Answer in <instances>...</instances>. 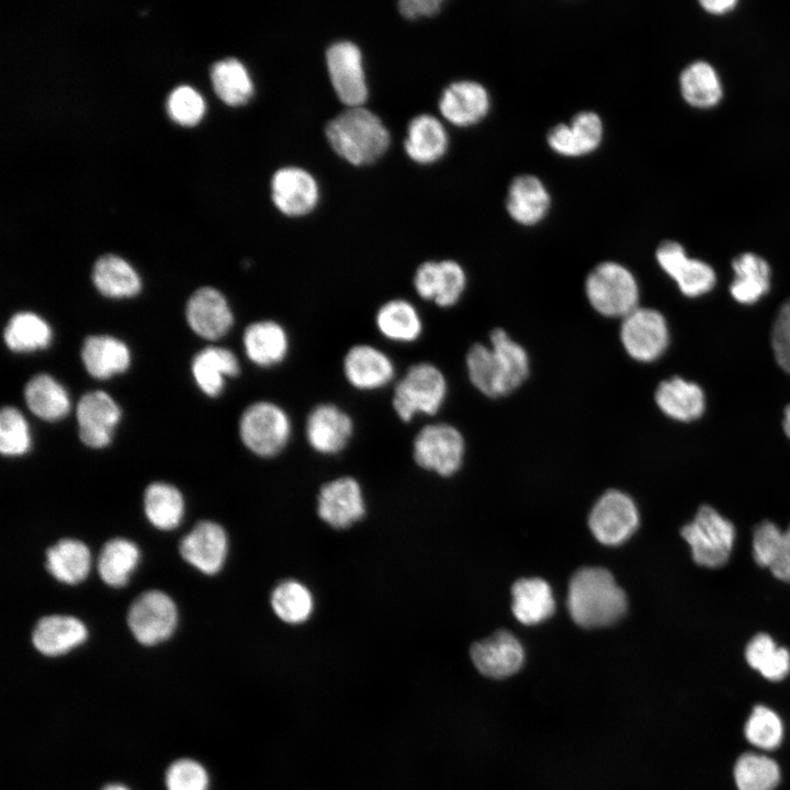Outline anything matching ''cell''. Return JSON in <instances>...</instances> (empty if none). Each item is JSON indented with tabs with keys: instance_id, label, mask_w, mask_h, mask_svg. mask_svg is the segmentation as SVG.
Segmentation results:
<instances>
[{
	"instance_id": "6da1fadb",
	"label": "cell",
	"mask_w": 790,
	"mask_h": 790,
	"mask_svg": "<svg viewBox=\"0 0 790 790\" xmlns=\"http://www.w3.org/2000/svg\"><path fill=\"white\" fill-rule=\"evenodd\" d=\"M490 346L473 345L466 354L472 384L488 397L507 395L521 385L529 373L527 351L501 328L489 336Z\"/></svg>"
},
{
	"instance_id": "7a4b0ae2",
	"label": "cell",
	"mask_w": 790,
	"mask_h": 790,
	"mask_svg": "<svg viewBox=\"0 0 790 790\" xmlns=\"http://www.w3.org/2000/svg\"><path fill=\"white\" fill-rule=\"evenodd\" d=\"M567 608L576 624L586 629L602 628L624 614L627 597L608 569L584 567L569 580Z\"/></svg>"
},
{
	"instance_id": "3957f363",
	"label": "cell",
	"mask_w": 790,
	"mask_h": 790,
	"mask_svg": "<svg viewBox=\"0 0 790 790\" xmlns=\"http://www.w3.org/2000/svg\"><path fill=\"white\" fill-rule=\"evenodd\" d=\"M325 133L331 148L356 166L375 161L391 142L380 117L363 106L349 108L338 114L327 124Z\"/></svg>"
},
{
	"instance_id": "277c9868",
	"label": "cell",
	"mask_w": 790,
	"mask_h": 790,
	"mask_svg": "<svg viewBox=\"0 0 790 790\" xmlns=\"http://www.w3.org/2000/svg\"><path fill=\"white\" fill-rule=\"evenodd\" d=\"M733 523L713 507L701 506L695 518L681 528L693 561L703 567L716 568L730 558L735 542Z\"/></svg>"
},
{
	"instance_id": "5b68a950",
	"label": "cell",
	"mask_w": 790,
	"mask_h": 790,
	"mask_svg": "<svg viewBox=\"0 0 790 790\" xmlns=\"http://www.w3.org/2000/svg\"><path fill=\"white\" fill-rule=\"evenodd\" d=\"M590 305L607 317H624L639 307V285L620 263L606 261L595 267L585 282Z\"/></svg>"
},
{
	"instance_id": "8992f818",
	"label": "cell",
	"mask_w": 790,
	"mask_h": 790,
	"mask_svg": "<svg viewBox=\"0 0 790 790\" xmlns=\"http://www.w3.org/2000/svg\"><path fill=\"white\" fill-rule=\"evenodd\" d=\"M447 396V381L442 372L431 363L411 365L394 390L392 405L403 421L418 414L433 415Z\"/></svg>"
},
{
	"instance_id": "52a82bcc",
	"label": "cell",
	"mask_w": 790,
	"mask_h": 790,
	"mask_svg": "<svg viewBox=\"0 0 790 790\" xmlns=\"http://www.w3.org/2000/svg\"><path fill=\"white\" fill-rule=\"evenodd\" d=\"M292 432L286 411L272 402L249 405L239 420V436L244 444L259 456L270 458L282 451Z\"/></svg>"
},
{
	"instance_id": "ba28073f",
	"label": "cell",
	"mask_w": 790,
	"mask_h": 790,
	"mask_svg": "<svg viewBox=\"0 0 790 790\" xmlns=\"http://www.w3.org/2000/svg\"><path fill=\"white\" fill-rule=\"evenodd\" d=\"M178 621L173 600L160 590L139 595L127 612V624L134 637L144 645H155L167 640Z\"/></svg>"
},
{
	"instance_id": "9c48e42d",
	"label": "cell",
	"mask_w": 790,
	"mask_h": 790,
	"mask_svg": "<svg viewBox=\"0 0 790 790\" xmlns=\"http://www.w3.org/2000/svg\"><path fill=\"white\" fill-rule=\"evenodd\" d=\"M620 339L634 360L654 361L665 352L669 342L666 319L656 309L639 306L622 318Z\"/></svg>"
},
{
	"instance_id": "30bf717a",
	"label": "cell",
	"mask_w": 790,
	"mask_h": 790,
	"mask_svg": "<svg viewBox=\"0 0 790 790\" xmlns=\"http://www.w3.org/2000/svg\"><path fill=\"white\" fill-rule=\"evenodd\" d=\"M463 454V437L456 428L448 424L425 426L414 440L416 463L442 476H450L459 470Z\"/></svg>"
},
{
	"instance_id": "8fae6325",
	"label": "cell",
	"mask_w": 790,
	"mask_h": 790,
	"mask_svg": "<svg viewBox=\"0 0 790 790\" xmlns=\"http://www.w3.org/2000/svg\"><path fill=\"white\" fill-rule=\"evenodd\" d=\"M326 65L339 100L349 108L362 106L368 86L360 48L349 41L336 42L326 52Z\"/></svg>"
},
{
	"instance_id": "7c38bea8",
	"label": "cell",
	"mask_w": 790,
	"mask_h": 790,
	"mask_svg": "<svg viewBox=\"0 0 790 790\" xmlns=\"http://www.w3.org/2000/svg\"><path fill=\"white\" fill-rule=\"evenodd\" d=\"M588 523L599 542L618 545L636 530L639 512L635 504L627 494L609 490L592 507Z\"/></svg>"
},
{
	"instance_id": "4fadbf2b",
	"label": "cell",
	"mask_w": 790,
	"mask_h": 790,
	"mask_svg": "<svg viewBox=\"0 0 790 790\" xmlns=\"http://www.w3.org/2000/svg\"><path fill=\"white\" fill-rule=\"evenodd\" d=\"M656 259L686 296L703 295L710 292L716 282L712 267L699 259L689 258L677 241H663L656 250Z\"/></svg>"
},
{
	"instance_id": "5bb4252c",
	"label": "cell",
	"mask_w": 790,
	"mask_h": 790,
	"mask_svg": "<svg viewBox=\"0 0 790 790\" xmlns=\"http://www.w3.org/2000/svg\"><path fill=\"white\" fill-rule=\"evenodd\" d=\"M471 659L485 677L505 679L517 674L524 663V651L509 631L498 630L472 645Z\"/></svg>"
},
{
	"instance_id": "9a60e30c",
	"label": "cell",
	"mask_w": 790,
	"mask_h": 790,
	"mask_svg": "<svg viewBox=\"0 0 790 790\" xmlns=\"http://www.w3.org/2000/svg\"><path fill=\"white\" fill-rule=\"evenodd\" d=\"M271 196L275 207L284 215L303 216L317 205L318 184L308 171L298 167H284L272 177Z\"/></svg>"
},
{
	"instance_id": "2e32d148",
	"label": "cell",
	"mask_w": 790,
	"mask_h": 790,
	"mask_svg": "<svg viewBox=\"0 0 790 790\" xmlns=\"http://www.w3.org/2000/svg\"><path fill=\"white\" fill-rule=\"evenodd\" d=\"M120 418L121 410L110 395L101 391L84 394L77 405L81 441L91 448L108 445Z\"/></svg>"
},
{
	"instance_id": "e0dca14e",
	"label": "cell",
	"mask_w": 790,
	"mask_h": 790,
	"mask_svg": "<svg viewBox=\"0 0 790 790\" xmlns=\"http://www.w3.org/2000/svg\"><path fill=\"white\" fill-rule=\"evenodd\" d=\"M317 512L323 521L337 529L360 520L365 506L358 482L347 476L325 484L318 495Z\"/></svg>"
},
{
	"instance_id": "ac0fdd59",
	"label": "cell",
	"mask_w": 790,
	"mask_h": 790,
	"mask_svg": "<svg viewBox=\"0 0 790 790\" xmlns=\"http://www.w3.org/2000/svg\"><path fill=\"white\" fill-rule=\"evenodd\" d=\"M352 431L351 417L334 404L317 405L306 419V439L309 445L321 454H335L341 451L351 438Z\"/></svg>"
},
{
	"instance_id": "d6986e66",
	"label": "cell",
	"mask_w": 790,
	"mask_h": 790,
	"mask_svg": "<svg viewBox=\"0 0 790 790\" xmlns=\"http://www.w3.org/2000/svg\"><path fill=\"white\" fill-rule=\"evenodd\" d=\"M228 541L225 530L213 521H200L180 542L181 556L204 574L217 573L225 563Z\"/></svg>"
},
{
	"instance_id": "ffe728a7",
	"label": "cell",
	"mask_w": 790,
	"mask_h": 790,
	"mask_svg": "<svg viewBox=\"0 0 790 790\" xmlns=\"http://www.w3.org/2000/svg\"><path fill=\"white\" fill-rule=\"evenodd\" d=\"M603 125L592 111L577 113L571 124L560 123L548 133L550 148L565 157H579L597 149L602 142Z\"/></svg>"
},
{
	"instance_id": "44dd1931",
	"label": "cell",
	"mask_w": 790,
	"mask_h": 790,
	"mask_svg": "<svg viewBox=\"0 0 790 790\" xmlns=\"http://www.w3.org/2000/svg\"><path fill=\"white\" fill-rule=\"evenodd\" d=\"M490 99L486 88L473 80H459L449 84L439 100L442 116L453 125L470 126L488 113Z\"/></svg>"
},
{
	"instance_id": "7402d4cb",
	"label": "cell",
	"mask_w": 790,
	"mask_h": 790,
	"mask_svg": "<svg viewBox=\"0 0 790 790\" xmlns=\"http://www.w3.org/2000/svg\"><path fill=\"white\" fill-rule=\"evenodd\" d=\"M187 320L194 332L205 339H218L234 323L225 296L214 287H201L187 304Z\"/></svg>"
},
{
	"instance_id": "603a6c76",
	"label": "cell",
	"mask_w": 790,
	"mask_h": 790,
	"mask_svg": "<svg viewBox=\"0 0 790 790\" xmlns=\"http://www.w3.org/2000/svg\"><path fill=\"white\" fill-rule=\"evenodd\" d=\"M343 373L353 387L372 391L387 385L394 377L391 358L370 345L351 347L343 359Z\"/></svg>"
},
{
	"instance_id": "cb8c5ba5",
	"label": "cell",
	"mask_w": 790,
	"mask_h": 790,
	"mask_svg": "<svg viewBox=\"0 0 790 790\" xmlns=\"http://www.w3.org/2000/svg\"><path fill=\"white\" fill-rule=\"evenodd\" d=\"M550 205L549 191L538 177L521 174L511 181L506 208L515 222L524 226L538 224L549 212Z\"/></svg>"
},
{
	"instance_id": "d4e9b609",
	"label": "cell",
	"mask_w": 790,
	"mask_h": 790,
	"mask_svg": "<svg viewBox=\"0 0 790 790\" xmlns=\"http://www.w3.org/2000/svg\"><path fill=\"white\" fill-rule=\"evenodd\" d=\"M87 635V628L79 619L53 614L37 621L32 633V642L42 654L58 656L83 643Z\"/></svg>"
},
{
	"instance_id": "484cf974",
	"label": "cell",
	"mask_w": 790,
	"mask_h": 790,
	"mask_svg": "<svg viewBox=\"0 0 790 790\" xmlns=\"http://www.w3.org/2000/svg\"><path fill=\"white\" fill-rule=\"evenodd\" d=\"M242 343L248 359L261 368L281 363L290 347L289 336L283 326L268 319L250 324L245 329Z\"/></svg>"
},
{
	"instance_id": "4316f807",
	"label": "cell",
	"mask_w": 790,
	"mask_h": 790,
	"mask_svg": "<svg viewBox=\"0 0 790 790\" xmlns=\"http://www.w3.org/2000/svg\"><path fill=\"white\" fill-rule=\"evenodd\" d=\"M655 402L666 416L684 422L701 417L706 406L702 388L679 376H673L658 384Z\"/></svg>"
},
{
	"instance_id": "83f0119b",
	"label": "cell",
	"mask_w": 790,
	"mask_h": 790,
	"mask_svg": "<svg viewBox=\"0 0 790 790\" xmlns=\"http://www.w3.org/2000/svg\"><path fill=\"white\" fill-rule=\"evenodd\" d=\"M752 545L758 565L769 568L776 578L790 582V526L782 531L774 522L763 521L755 528Z\"/></svg>"
},
{
	"instance_id": "f1b7e54d",
	"label": "cell",
	"mask_w": 790,
	"mask_h": 790,
	"mask_svg": "<svg viewBox=\"0 0 790 790\" xmlns=\"http://www.w3.org/2000/svg\"><path fill=\"white\" fill-rule=\"evenodd\" d=\"M448 143L442 123L432 115L420 114L409 122L404 147L410 159L426 165L439 160L445 154Z\"/></svg>"
},
{
	"instance_id": "f546056e",
	"label": "cell",
	"mask_w": 790,
	"mask_h": 790,
	"mask_svg": "<svg viewBox=\"0 0 790 790\" xmlns=\"http://www.w3.org/2000/svg\"><path fill=\"white\" fill-rule=\"evenodd\" d=\"M734 272L730 285L732 297L741 304H754L770 289L771 271L768 262L753 252H744L732 261Z\"/></svg>"
},
{
	"instance_id": "4dcf8cb0",
	"label": "cell",
	"mask_w": 790,
	"mask_h": 790,
	"mask_svg": "<svg viewBox=\"0 0 790 790\" xmlns=\"http://www.w3.org/2000/svg\"><path fill=\"white\" fill-rule=\"evenodd\" d=\"M240 370L236 356L222 347H208L193 359L192 373L199 387L208 396L222 393L225 379L235 377Z\"/></svg>"
},
{
	"instance_id": "1f68e13d",
	"label": "cell",
	"mask_w": 790,
	"mask_h": 790,
	"mask_svg": "<svg viewBox=\"0 0 790 790\" xmlns=\"http://www.w3.org/2000/svg\"><path fill=\"white\" fill-rule=\"evenodd\" d=\"M81 358L87 371L97 379L121 373L131 362L126 345L111 336L88 337L81 349Z\"/></svg>"
},
{
	"instance_id": "d6a6232c",
	"label": "cell",
	"mask_w": 790,
	"mask_h": 790,
	"mask_svg": "<svg viewBox=\"0 0 790 790\" xmlns=\"http://www.w3.org/2000/svg\"><path fill=\"white\" fill-rule=\"evenodd\" d=\"M512 612L521 623L538 624L552 616L555 607L550 585L541 578H521L511 589Z\"/></svg>"
},
{
	"instance_id": "836d02e7",
	"label": "cell",
	"mask_w": 790,
	"mask_h": 790,
	"mask_svg": "<svg viewBox=\"0 0 790 790\" xmlns=\"http://www.w3.org/2000/svg\"><path fill=\"white\" fill-rule=\"evenodd\" d=\"M91 565L90 551L84 543L74 539H63L46 552V567L59 582L78 584L83 580Z\"/></svg>"
},
{
	"instance_id": "e575fe53",
	"label": "cell",
	"mask_w": 790,
	"mask_h": 790,
	"mask_svg": "<svg viewBox=\"0 0 790 790\" xmlns=\"http://www.w3.org/2000/svg\"><path fill=\"white\" fill-rule=\"evenodd\" d=\"M92 281L98 291L109 297H131L136 295L142 286L134 268L114 255H105L97 260Z\"/></svg>"
},
{
	"instance_id": "d590c367",
	"label": "cell",
	"mask_w": 790,
	"mask_h": 790,
	"mask_svg": "<svg viewBox=\"0 0 790 790\" xmlns=\"http://www.w3.org/2000/svg\"><path fill=\"white\" fill-rule=\"evenodd\" d=\"M376 327L387 339L397 342H413L422 331V321L416 307L408 301L394 298L377 311Z\"/></svg>"
},
{
	"instance_id": "8d00e7d4",
	"label": "cell",
	"mask_w": 790,
	"mask_h": 790,
	"mask_svg": "<svg viewBox=\"0 0 790 790\" xmlns=\"http://www.w3.org/2000/svg\"><path fill=\"white\" fill-rule=\"evenodd\" d=\"M211 80L217 97L228 105L247 103L253 94V82L241 61L224 58L211 67Z\"/></svg>"
},
{
	"instance_id": "74e56055",
	"label": "cell",
	"mask_w": 790,
	"mask_h": 790,
	"mask_svg": "<svg viewBox=\"0 0 790 790\" xmlns=\"http://www.w3.org/2000/svg\"><path fill=\"white\" fill-rule=\"evenodd\" d=\"M24 396L31 411L42 419L58 420L69 411L66 390L50 375L33 376L25 386Z\"/></svg>"
},
{
	"instance_id": "f35d334b",
	"label": "cell",
	"mask_w": 790,
	"mask_h": 790,
	"mask_svg": "<svg viewBox=\"0 0 790 790\" xmlns=\"http://www.w3.org/2000/svg\"><path fill=\"white\" fill-rule=\"evenodd\" d=\"M684 99L697 108H710L722 97V86L715 69L707 61L688 65L679 77Z\"/></svg>"
},
{
	"instance_id": "ab89813d",
	"label": "cell",
	"mask_w": 790,
	"mask_h": 790,
	"mask_svg": "<svg viewBox=\"0 0 790 790\" xmlns=\"http://www.w3.org/2000/svg\"><path fill=\"white\" fill-rule=\"evenodd\" d=\"M139 562L137 545L126 539H112L100 551L98 571L101 579L112 587L124 586Z\"/></svg>"
},
{
	"instance_id": "60d3db41",
	"label": "cell",
	"mask_w": 790,
	"mask_h": 790,
	"mask_svg": "<svg viewBox=\"0 0 790 790\" xmlns=\"http://www.w3.org/2000/svg\"><path fill=\"white\" fill-rule=\"evenodd\" d=\"M144 509L151 524L161 530H171L182 519L183 497L172 485L153 483L145 490Z\"/></svg>"
},
{
	"instance_id": "b9f144b4",
	"label": "cell",
	"mask_w": 790,
	"mask_h": 790,
	"mask_svg": "<svg viewBox=\"0 0 790 790\" xmlns=\"http://www.w3.org/2000/svg\"><path fill=\"white\" fill-rule=\"evenodd\" d=\"M747 664L771 681L782 680L790 673V652L780 647L767 633L756 634L746 645Z\"/></svg>"
},
{
	"instance_id": "7bdbcfd3",
	"label": "cell",
	"mask_w": 790,
	"mask_h": 790,
	"mask_svg": "<svg viewBox=\"0 0 790 790\" xmlns=\"http://www.w3.org/2000/svg\"><path fill=\"white\" fill-rule=\"evenodd\" d=\"M3 338L5 345L16 352H29L46 348L52 341L49 325L38 315L21 312L9 320Z\"/></svg>"
},
{
	"instance_id": "ee69618b",
	"label": "cell",
	"mask_w": 790,
	"mask_h": 790,
	"mask_svg": "<svg viewBox=\"0 0 790 790\" xmlns=\"http://www.w3.org/2000/svg\"><path fill=\"white\" fill-rule=\"evenodd\" d=\"M734 779L738 790H774L780 781V768L770 757L742 754L734 765Z\"/></svg>"
},
{
	"instance_id": "f6af8a7d",
	"label": "cell",
	"mask_w": 790,
	"mask_h": 790,
	"mask_svg": "<svg viewBox=\"0 0 790 790\" xmlns=\"http://www.w3.org/2000/svg\"><path fill=\"white\" fill-rule=\"evenodd\" d=\"M271 606L274 613L284 622L298 624L312 614L314 600L309 589L302 583L287 579L272 591Z\"/></svg>"
},
{
	"instance_id": "bcb514c9",
	"label": "cell",
	"mask_w": 790,
	"mask_h": 790,
	"mask_svg": "<svg viewBox=\"0 0 790 790\" xmlns=\"http://www.w3.org/2000/svg\"><path fill=\"white\" fill-rule=\"evenodd\" d=\"M745 737L756 747L777 748L782 741L783 726L779 715L765 706H756L746 721Z\"/></svg>"
},
{
	"instance_id": "7dc6e473",
	"label": "cell",
	"mask_w": 790,
	"mask_h": 790,
	"mask_svg": "<svg viewBox=\"0 0 790 790\" xmlns=\"http://www.w3.org/2000/svg\"><path fill=\"white\" fill-rule=\"evenodd\" d=\"M31 447L27 422L20 410L3 407L0 413V450L4 455H22Z\"/></svg>"
},
{
	"instance_id": "c3c4849f",
	"label": "cell",
	"mask_w": 790,
	"mask_h": 790,
	"mask_svg": "<svg viewBox=\"0 0 790 790\" xmlns=\"http://www.w3.org/2000/svg\"><path fill=\"white\" fill-rule=\"evenodd\" d=\"M167 110L174 122L191 126L202 119L205 103L196 90L189 86H180L169 94Z\"/></svg>"
},
{
	"instance_id": "681fc988",
	"label": "cell",
	"mask_w": 790,
	"mask_h": 790,
	"mask_svg": "<svg viewBox=\"0 0 790 790\" xmlns=\"http://www.w3.org/2000/svg\"><path fill=\"white\" fill-rule=\"evenodd\" d=\"M465 284V272L456 261H439L435 303L441 307L454 305L464 292Z\"/></svg>"
},
{
	"instance_id": "f907efd6",
	"label": "cell",
	"mask_w": 790,
	"mask_h": 790,
	"mask_svg": "<svg viewBox=\"0 0 790 790\" xmlns=\"http://www.w3.org/2000/svg\"><path fill=\"white\" fill-rule=\"evenodd\" d=\"M168 790H207L208 776L204 767L193 759H179L166 774Z\"/></svg>"
},
{
	"instance_id": "816d5d0a",
	"label": "cell",
	"mask_w": 790,
	"mask_h": 790,
	"mask_svg": "<svg viewBox=\"0 0 790 790\" xmlns=\"http://www.w3.org/2000/svg\"><path fill=\"white\" fill-rule=\"evenodd\" d=\"M771 347L779 366L790 374V297L782 303L774 320Z\"/></svg>"
},
{
	"instance_id": "f5cc1de1",
	"label": "cell",
	"mask_w": 790,
	"mask_h": 790,
	"mask_svg": "<svg viewBox=\"0 0 790 790\" xmlns=\"http://www.w3.org/2000/svg\"><path fill=\"white\" fill-rule=\"evenodd\" d=\"M439 261H425L417 268L414 275V287L417 294L426 300L435 302L437 294V278Z\"/></svg>"
},
{
	"instance_id": "db71d44e",
	"label": "cell",
	"mask_w": 790,
	"mask_h": 790,
	"mask_svg": "<svg viewBox=\"0 0 790 790\" xmlns=\"http://www.w3.org/2000/svg\"><path fill=\"white\" fill-rule=\"evenodd\" d=\"M441 3V0H402L398 2V10L403 16L413 20L437 14Z\"/></svg>"
},
{
	"instance_id": "11a10c76",
	"label": "cell",
	"mask_w": 790,
	"mask_h": 790,
	"mask_svg": "<svg viewBox=\"0 0 790 790\" xmlns=\"http://www.w3.org/2000/svg\"><path fill=\"white\" fill-rule=\"evenodd\" d=\"M735 0H701L700 4L704 10L714 13L722 14L732 10L736 5Z\"/></svg>"
},
{
	"instance_id": "9f6ffc18",
	"label": "cell",
	"mask_w": 790,
	"mask_h": 790,
	"mask_svg": "<svg viewBox=\"0 0 790 790\" xmlns=\"http://www.w3.org/2000/svg\"><path fill=\"white\" fill-rule=\"evenodd\" d=\"M782 426L787 437L790 439V404L785 408Z\"/></svg>"
},
{
	"instance_id": "6f0895ef",
	"label": "cell",
	"mask_w": 790,
	"mask_h": 790,
	"mask_svg": "<svg viewBox=\"0 0 790 790\" xmlns=\"http://www.w3.org/2000/svg\"><path fill=\"white\" fill-rule=\"evenodd\" d=\"M103 790H129L123 785H109Z\"/></svg>"
}]
</instances>
